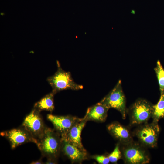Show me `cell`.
Returning a JSON list of instances; mask_svg holds the SVG:
<instances>
[{
    "label": "cell",
    "instance_id": "1",
    "mask_svg": "<svg viewBox=\"0 0 164 164\" xmlns=\"http://www.w3.org/2000/svg\"><path fill=\"white\" fill-rule=\"evenodd\" d=\"M61 135L54 129L46 127L42 137L36 144L43 157L57 161L61 152Z\"/></svg>",
    "mask_w": 164,
    "mask_h": 164
},
{
    "label": "cell",
    "instance_id": "2",
    "mask_svg": "<svg viewBox=\"0 0 164 164\" xmlns=\"http://www.w3.org/2000/svg\"><path fill=\"white\" fill-rule=\"evenodd\" d=\"M120 145L121 158L125 163L146 164L149 162L150 157L147 147L140 142L133 140Z\"/></svg>",
    "mask_w": 164,
    "mask_h": 164
},
{
    "label": "cell",
    "instance_id": "3",
    "mask_svg": "<svg viewBox=\"0 0 164 164\" xmlns=\"http://www.w3.org/2000/svg\"><path fill=\"white\" fill-rule=\"evenodd\" d=\"M56 64L57 71L47 79L52 88V92L55 94L64 90H77L83 88L82 85L77 84L74 81L70 72L62 69L58 60H56Z\"/></svg>",
    "mask_w": 164,
    "mask_h": 164
},
{
    "label": "cell",
    "instance_id": "4",
    "mask_svg": "<svg viewBox=\"0 0 164 164\" xmlns=\"http://www.w3.org/2000/svg\"><path fill=\"white\" fill-rule=\"evenodd\" d=\"M153 105L145 99L137 100L127 110L129 116L130 125L138 126L147 123L152 118Z\"/></svg>",
    "mask_w": 164,
    "mask_h": 164
},
{
    "label": "cell",
    "instance_id": "5",
    "mask_svg": "<svg viewBox=\"0 0 164 164\" xmlns=\"http://www.w3.org/2000/svg\"><path fill=\"white\" fill-rule=\"evenodd\" d=\"M100 102L109 109L113 108L117 110L121 114L123 119L125 118L127 113L126 99L121 80L118 81L112 90Z\"/></svg>",
    "mask_w": 164,
    "mask_h": 164
},
{
    "label": "cell",
    "instance_id": "6",
    "mask_svg": "<svg viewBox=\"0 0 164 164\" xmlns=\"http://www.w3.org/2000/svg\"><path fill=\"white\" fill-rule=\"evenodd\" d=\"M160 128L158 123L148 122L138 126L134 134L139 142L144 146L149 148H155L157 146Z\"/></svg>",
    "mask_w": 164,
    "mask_h": 164
},
{
    "label": "cell",
    "instance_id": "7",
    "mask_svg": "<svg viewBox=\"0 0 164 164\" xmlns=\"http://www.w3.org/2000/svg\"><path fill=\"white\" fill-rule=\"evenodd\" d=\"M40 112L33 108L26 116L21 126L31 135L37 143L43 136L46 127L40 114Z\"/></svg>",
    "mask_w": 164,
    "mask_h": 164
},
{
    "label": "cell",
    "instance_id": "8",
    "mask_svg": "<svg viewBox=\"0 0 164 164\" xmlns=\"http://www.w3.org/2000/svg\"><path fill=\"white\" fill-rule=\"evenodd\" d=\"M0 134L8 139L12 149L27 142H32L36 144L37 143L31 135L22 126L2 132Z\"/></svg>",
    "mask_w": 164,
    "mask_h": 164
},
{
    "label": "cell",
    "instance_id": "9",
    "mask_svg": "<svg viewBox=\"0 0 164 164\" xmlns=\"http://www.w3.org/2000/svg\"><path fill=\"white\" fill-rule=\"evenodd\" d=\"M47 117L53 124L54 129L61 136L67 132L82 119L70 115L58 116L51 114H47Z\"/></svg>",
    "mask_w": 164,
    "mask_h": 164
},
{
    "label": "cell",
    "instance_id": "10",
    "mask_svg": "<svg viewBox=\"0 0 164 164\" xmlns=\"http://www.w3.org/2000/svg\"><path fill=\"white\" fill-rule=\"evenodd\" d=\"M61 152L72 163H80L90 158L86 150H83L69 142L61 140Z\"/></svg>",
    "mask_w": 164,
    "mask_h": 164
},
{
    "label": "cell",
    "instance_id": "11",
    "mask_svg": "<svg viewBox=\"0 0 164 164\" xmlns=\"http://www.w3.org/2000/svg\"><path fill=\"white\" fill-rule=\"evenodd\" d=\"M107 128L109 133L120 144H125L133 140V134L129 128L118 122L110 124L107 126Z\"/></svg>",
    "mask_w": 164,
    "mask_h": 164
},
{
    "label": "cell",
    "instance_id": "12",
    "mask_svg": "<svg viewBox=\"0 0 164 164\" xmlns=\"http://www.w3.org/2000/svg\"><path fill=\"white\" fill-rule=\"evenodd\" d=\"M87 121L83 118L67 132L61 136V140L66 141L83 150H86L82 144L81 134Z\"/></svg>",
    "mask_w": 164,
    "mask_h": 164
},
{
    "label": "cell",
    "instance_id": "13",
    "mask_svg": "<svg viewBox=\"0 0 164 164\" xmlns=\"http://www.w3.org/2000/svg\"><path fill=\"white\" fill-rule=\"evenodd\" d=\"M109 108L100 102L89 107L83 118L87 121H93L98 123L106 120Z\"/></svg>",
    "mask_w": 164,
    "mask_h": 164
},
{
    "label": "cell",
    "instance_id": "14",
    "mask_svg": "<svg viewBox=\"0 0 164 164\" xmlns=\"http://www.w3.org/2000/svg\"><path fill=\"white\" fill-rule=\"evenodd\" d=\"M52 92L47 94L34 104L35 108L40 111H46L52 112L54 108V95Z\"/></svg>",
    "mask_w": 164,
    "mask_h": 164
},
{
    "label": "cell",
    "instance_id": "15",
    "mask_svg": "<svg viewBox=\"0 0 164 164\" xmlns=\"http://www.w3.org/2000/svg\"><path fill=\"white\" fill-rule=\"evenodd\" d=\"M152 118V121L158 123L159 120L164 118V94H160L158 103L153 105Z\"/></svg>",
    "mask_w": 164,
    "mask_h": 164
},
{
    "label": "cell",
    "instance_id": "16",
    "mask_svg": "<svg viewBox=\"0 0 164 164\" xmlns=\"http://www.w3.org/2000/svg\"><path fill=\"white\" fill-rule=\"evenodd\" d=\"M159 87L160 94H164V68L160 61L158 60L154 68Z\"/></svg>",
    "mask_w": 164,
    "mask_h": 164
},
{
    "label": "cell",
    "instance_id": "17",
    "mask_svg": "<svg viewBox=\"0 0 164 164\" xmlns=\"http://www.w3.org/2000/svg\"><path fill=\"white\" fill-rule=\"evenodd\" d=\"M110 162L113 163H116L121 158L120 144L118 142L115 145L114 150L108 155Z\"/></svg>",
    "mask_w": 164,
    "mask_h": 164
},
{
    "label": "cell",
    "instance_id": "18",
    "mask_svg": "<svg viewBox=\"0 0 164 164\" xmlns=\"http://www.w3.org/2000/svg\"><path fill=\"white\" fill-rule=\"evenodd\" d=\"M100 164H108L110 162L108 155H95L91 157Z\"/></svg>",
    "mask_w": 164,
    "mask_h": 164
},
{
    "label": "cell",
    "instance_id": "19",
    "mask_svg": "<svg viewBox=\"0 0 164 164\" xmlns=\"http://www.w3.org/2000/svg\"><path fill=\"white\" fill-rule=\"evenodd\" d=\"M57 163V161L52 159H47L46 162L44 163V164H56Z\"/></svg>",
    "mask_w": 164,
    "mask_h": 164
},
{
    "label": "cell",
    "instance_id": "20",
    "mask_svg": "<svg viewBox=\"0 0 164 164\" xmlns=\"http://www.w3.org/2000/svg\"><path fill=\"white\" fill-rule=\"evenodd\" d=\"M30 164H44V163L42 161L41 159H40L37 161H32L30 163Z\"/></svg>",
    "mask_w": 164,
    "mask_h": 164
},
{
    "label": "cell",
    "instance_id": "21",
    "mask_svg": "<svg viewBox=\"0 0 164 164\" xmlns=\"http://www.w3.org/2000/svg\"><path fill=\"white\" fill-rule=\"evenodd\" d=\"M131 12L132 13L134 14L135 13V11L134 10H132Z\"/></svg>",
    "mask_w": 164,
    "mask_h": 164
}]
</instances>
